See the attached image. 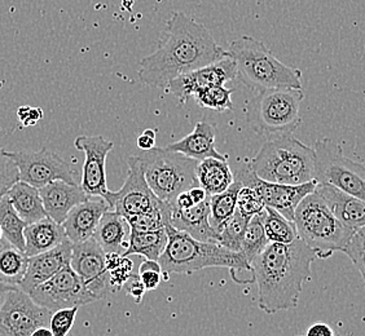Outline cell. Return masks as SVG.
<instances>
[{
  "mask_svg": "<svg viewBox=\"0 0 365 336\" xmlns=\"http://www.w3.org/2000/svg\"><path fill=\"white\" fill-rule=\"evenodd\" d=\"M228 56V51L215 42L201 22L182 12H174L165 23L155 52L141 58L138 77L149 87L168 88L182 74Z\"/></svg>",
  "mask_w": 365,
  "mask_h": 336,
  "instance_id": "obj_1",
  "label": "cell"
},
{
  "mask_svg": "<svg viewBox=\"0 0 365 336\" xmlns=\"http://www.w3.org/2000/svg\"><path fill=\"white\" fill-rule=\"evenodd\" d=\"M317 251L298 238L290 245L269 243L252 261L258 307L267 315L297 308L303 285L311 278Z\"/></svg>",
  "mask_w": 365,
  "mask_h": 336,
  "instance_id": "obj_2",
  "label": "cell"
},
{
  "mask_svg": "<svg viewBox=\"0 0 365 336\" xmlns=\"http://www.w3.org/2000/svg\"><path fill=\"white\" fill-rule=\"evenodd\" d=\"M169 242L158 260L162 273L192 274L206 268H228L239 283L253 282L252 266L241 252H232L218 243L201 242L171 225L165 226Z\"/></svg>",
  "mask_w": 365,
  "mask_h": 336,
  "instance_id": "obj_3",
  "label": "cell"
},
{
  "mask_svg": "<svg viewBox=\"0 0 365 336\" xmlns=\"http://www.w3.org/2000/svg\"><path fill=\"white\" fill-rule=\"evenodd\" d=\"M228 53L236 63L237 79L252 91L302 90V71L281 63L264 43L253 36L235 39L230 44Z\"/></svg>",
  "mask_w": 365,
  "mask_h": 336,
  "instance_id": "obj_4",
  "label": "cell"
},
{
  "mask_svg": "<svg viewBox=\"0 0 365 336\" xmlns=\"http://www.w3.org/2000/svg\"><path fill=\"white\" fill-rule=\"evenodd\" d=\"M264 182L302 185L317 180V153L293 135L268 139L258 154L249 162Z\"/></svg>",
  "mask_w": 365,
  "mask_h": 336,
  "instance_id": "obj_5",
  "label": "cell"
},
{
  "mask_svg": "<svg viewBox=\"0 0 365 336\" xmlns=\"http://www.w3.org/2000/svg\"><path fill=\"white\" fill-rule=\"evenodd\" d=\"M294 224L299 239L317 251L319 259H327L336 251H344L356 231L333 215L317 190L297 207Z\"/></svg>",
  "mask_w": 365,
  "mask_h": 336,
  "instance_id": "obj_6",
  "label": "cell"
},
{
  "mask_svg": "<svg viewBox=\"0 0 365 336\" xmlns=\"http://www.w3.org/2000/svg\"><path fill=\"white\" fill-rule=\"evenodd\" d=\"M138 157L149 188L165 204L171 206L180 193L200 187L196 176L200 162L168 147H153Z\"/></svg>",
  "mask_w": 365,
  "mask_h": 336,
  "instance_id": "obj_7",
  "label": "cell"
},
{
  "mask_svg": "<svg viewBox=\"0 0 365 336\" xmlns=\"http://www.w3.org/2000/svg\"><path fill=\"white\" fill-rule=\"evenodd\" d=\"M302 90L279 88L257 93L249 105V120L255 132L268 139L287 136L301 126Z\"/></svg>",
  "mask_w": 365,
  "mask_h": 336,
  "instance_id": "obj_8",
  "label": "cell"
},
{
  "mask_svg": "<svg viewBox=\"0 0 365 336\" xmlns=\"http://www.w3.org/2000/svg\"><path fill=\"white\" fill-rule=\"evenodd\" d=\"M317 182L328 184L365 202V164L346 157L336 141L315 142Z\"/></svg>",
  "mask_w": 365,
  "mask_h": 336,
  "instance_id": "obj_9",
  "label": "cell"
},
{
  "mask_svg": "<svg viewBox=\"0 0 365 336\" xmlns=\"http://www.w3.org/2000/svg\"><path fill=\"white\" fill-rule=\"evenodd\" d=\"M52 312L38 305L19 288H7L0 301V336H31L48 327Z\"/></svg>",
  "mask_w": 365,
  "mask_h": 336,
  "instance_id": "obj_10",
  "label": "cell"
},
{
  "mask_svg": "<svg viewBox=\"0 0 365 336\" xmlns=\"http://www.w3.org/2000/svg\"><path fill=\"white\" fill-rule=\"evenodd\" d=\"M233 175L242 187H249L255 190L266 207L280 212L282 216L287 217L290 221H294L297 207L306 196L314 193L317 187V180L302 185H282L264 182L255 175L249 162L241 163Z\"/></svg>",
  "mask_w": 365,
  "mask_h": 336,
  "instance_id": "obj_11",
  "label": "cell"
},
{
  "mask_svg": "<svg viewBox=\"0 0 365 336\" xmlns=\"http://www.w3.org/2000/svg\"><path fill=\"white\" fill-rule=\"evenodd\" d=\"M127 166L128 172L123 187L118 191L109 190L104 196L110 211L117 212L125 220L144 214L162 202L149 188L139 157H128Z\"/></svg>",
  "mask_w": 365,
  "mask_h": 336,
  "instance_id": "obj_12",
  "label": "cell"
},
{
  "mask_svg": "<svg viewBox=\"0 0 365 336\" xmlns=\"http://www.w3.org/2000/svg\"><path fill=\"white\" fill-rule=\"evenodd\" d=\"M29 295L38 305L48 309L52 313L60 309L79 308L98 300L71 266L63 268L61 272L34 288Z\"/></svg>",
  "mask_w": 365,
  "mask_h": 336,
  "instance_id": "obj_13",
  "label": "cell"
},
{
  "mask_svg": "<svg viewBox=\"0 0 365 336\" xmlns=\"http://www.w3.org/2000/svg\"><path fill=\"white\" fill-rule=\"evenodd\" d=\"M20 171V182L36 189L53 182L77 184L74 171L60 155L43 147L38 152H8Z\"/></svg>",
  "mask_w": 365,
  "mask_h": 336,
  "instance_id": "obj_14",
  "label": "cell"
},
{
  "mask_svg": "<svg viewBox=\"0 0 365 336\" xmlns=\"http://www.w3.org/2000/svg\"><path fill=\"white\" fill-rule=\"evenodd\" d=\"M71 266L98 300L106 299L113 291L106 271V252L95 239L73 245Z\"/></svg>",
  "mask_w": 365,
  "mask_h": 336,
  "instance_id": "obj_15",
  "label": "cell"
},
{
  "mask_svg": "<svg viewBox=\"0 0 365 336\" xmlns=\"http://www.w3.org/2000/svg\"><path fill=\"white\" fill-rule=\"evenodd\" d=\"M74 147L85 153L82 167L81 188L88 196H104L108 194L106 187V158L114 147V142L106 140L101 135L78 136Z\"/></svg>",
  "mask_w": 365,
  "mask_h": 336,
  "instance_id": "obj_16",
  "label": "cell"
},
{
  "mask_svg": "<svg viewBox=\"0 0 365 336\" xmlns=\"http://www.w3.org/2000/svg\"><path fill=\"white\" fill-rule=\"evenodd\" d=\"M237 78L236 63L231 56L225 57L218 63H211L201 69L182 74L169 84V91L179 98L182 103H187L196 92L205 90L211 85H225Z\"/></svg>",
  "mask_w": 365,
  "mask_h": 336,
  "instance_id": "obj_17",
  "label": "cell"
},
{
  "mask_svg": "<svg viewBox=\"0 0 365 336\" xmlns=\"http://www.w3.org/2000/svg\"><path fill=\"white\" fill-rule=\"evenodd\" d=\"M71 251L73 243L66 239L49 251L29 258L28 271L19 288L30 294L34 288L51 280L63 268L71 266Z\"/></svg>",
  "mask_w": 365,
  "mask_h": 336,
  "instance_id": "obj_18",
  "label": "cell"
},
{
  "mask_svg": "<svg viewBox=\"0 0 365 336\" xmlns=\"http://www.w3.org/2000/svg\"><path fill=\"white\" fill-rule=\"evenodd\" d=\"M110 211L109 204L101 196H91L83 204H78L69 212L63 221L66 238L73 245L91 239L104 214Z\"/></svg>",
  "mask_w": 365,
  "mask_h": 336,
  "instance_id": "obj_19",
  "label": "cell"
},
{
  "mask_svg": "<svg viewBox=\"0 0 365 336\" xmlns=\"http://www.w3.org/2000/svg\"><path fill=\"white\" fill-rule=\"evenodd\" d=\"M39 193L47 216L61 225L76 206L91 198L86 194L81 185L60 180L43 187Z\"/></svg>",
  "mask_w": 365,
  "mask_h": 336,
  "instance_id": "obj_20",
  "label": "cell"
},
{
  "mask_svg": "<svg viewBox=\"0 0 365 336\" xmlns=\"http://www.w3.org/2000/svg\"><path fill=\"white\" fill-rule=\"evenodd\" d=\"M170 225L197 241L218 243V231L210 225V196L188 210L171 207Z\"/></svg>",
  "mask_w": 365,
  "mask_h": 336,
  "instance_id": "obj_21",
  "label": "cell"
},
{
  "mask_svg": "<svg viewBox=\"0 0 365 336\" xmlns=\"http://www.w3.org/2000/svg\"><path fill=\"white\" fill-rule=\"evenodd\" d=\"M166 147L197 162L207 158H217L222 161L228 159L227 155L219 153L215 147V128L206 120L198 122L188 136L169 144Z\"/></svg>",
  "mask_w": 365,
  "mask_h": 336,
  "instance_id": "obj_22",
  "label": "cell"
},
{
  "mask_svg": "<svg viewBox=\"0 0 365 336\" xmlns=\"http://www.w3.org/2000/svg\"><path fill=\"white\" fill-rule=\"evenodd\" d=\"M317 191L342 224L354 231L365 226V202L328 184L317 182Z\"/></svg>",
  "mask_w": 365,
  "mask_h": 336,
  "instance_id": "obj_23",
  "label": "cell"
},
{
  "mask_svg": "<svg viewBox=\"0 0 365 336\" xmlns=\"http://www.w3.org/2000/svg\"><path fill=\"white\" fill-rule=\"evenodd\" d=\"M24 237L25 253L28 258L49 251L68 239L63 225L57 224L49 217L28 225L24 231Z\"/></svg>",
  "mask_w": 365,
  "mask_h": 336,
  "instance_id": "obj_24",
  "label": "cell"
},
{
  "mask_svg": "<svg viewBox=\"0 0 365 336\" xmlns=\"http://www.w3.org/2000/svg\"><path fill=\"white\" fill-rule=\"evenodd\" d=\"M127 228H130V225L123 217L114 211H108L101 217L92 238L106 253L123 255L128 247Z\"/></svg>",
  "mask_w": 365,
  "mask_h": 336,
  "instance_id": "obj_25",
  "label": "cell"
},
{
  "mask_svg": "<svg viewBox=\"0 0 365 336\" xmlns=\"http://www.w3.org/2000/svg\"><path fill=\"white\" fill-rule=\"evenodd\" d=\"M7 196L19 216L28 225L34 224L44 217H48L44 210L39 189L26 182H16L8 190Z\"/></svg>",
  "mask_w": 365,
  "mask_h": 336,
  "instance_id": "obj_26",
  "label": "cell"
},
{
  "mask_svg": "<svg viewBox=\"0 0 365 336\" xmlns=\"http://www.w3.org/2000/svg\"><path fill=\"white\" fill-rule=\"evenodd\" d=\"M196 176L198 185L210 196L223 193L235 182V175L228 162L217 158L200 162Z\"/></svg>",
  "mask_w": 365,
  "mask_h": 336,
  "instance_id": "obj_27",
  "label": "cell"
},
{
  "mask_svg": "<svg viewBox=\"0 0 365 336\" xmlns=\"http://www.w3.org/2000/svg\"><path fill=\"white\" fill-rule=\"evenodd\" d=\"M29 258L25 252L0 241V283L6 288H20L28 271Z\"/></svg>",
  "mask_w": 365,
  "mask_h": 336,
  "instance_id": "obj_28",
  "label": "cell"
},
{
  "mask_svg": "<svg viewBox=\"0 0 365 336\" xmlns=\"http://www.w3.org/2000/svg\"><path fill=\"white\" fill-rule=\"evenodd\" d=\"M168 242L169 237L165 228L155 231H136L130 229L128 247L122 256L128 258L131 255H141L147 260L158 261L168 247Z\"/></svg>",
  "mask_w": 365,
  "mask_h": 336,
  "instance_id": "obj_29",
  "label": "cell"
},
{
  "mask_svg": "<svg viewBox=\"0 0 365 336\" xmlns=\"http://www.w3.org/2000/svg\"><path fill=\"white\" fill-rule=\"evenodd\" d=\"M260 215L269 243L290 245L299 238L294 221L282 216L280 212L266 207Z\"/></svg>",
  "mask_w": 365,
  "mask_h": 336,
  "instance_id": "obj_30",
  "label": "cell"
},
{
  "mask_svg": "<svg viewBox=\"0 0 365 336\" xmlns=\"http://www.w3.org/2000/svg\"><path fill=\"white\" fill-rule=\"evenodd\" d=\"M0 226L4 239H7L11 245L17 247L19 250L25 252L24 231L28 224L19 216L7 194L0 198Z\"/></svg>",
  "mask_w": 365,
  "mask_h": 336,
  "instance_id": "obj_31",
  "label": "cell"
},
{
  "mask_svg": "<svg viewBox=\"0 0 365 336\" xmlns=\"http://www.w3.org/2000/svg\"><path fill=\"white\" fill-rule=\"evenodd\" d=\"M241 187V182L235 179V182L225 191L210 196V225L215 231H218L237 210V196Z\"/></svg>",
  "mask_w": 365,
  "mask_h": 336,
  "instance_id": "obj_32",
  "label": "cell"
},
{
  "mask_svg": "<svg viewBox=\"0 0 365 336\" xmlns=\"http://www.w3.org/2000/svg\"><path fill=\"white\" fill-rule=\"evenodd\" d=\"M252 217L242 215L239 210L232 215L218 231V245L232 252H241L242 241Z\"/></svg>",
  "mask_w": 365,
  "mask_h": 336,
  "instance_id": "obj_33",
  "label": "cell"
},
{
  "mask_svg": "<svg viewBox=\"0 0 365 336\" xmlns=\"http://www.w3.org/2000/svg\"><path fill=\"white\" fill-rule=\"evenodd\" d=\"M171 219V206L161 202L158 206L148 210L138 216L131 217L126 220L131 231H155L163 229L170 224Z\"/></svg>",
  "mask_w": 365,
  "mask_h": 336,
  "instance_id": "obj_34",
  "label": "cell"
},
{
  "mask_svg": "<svg viewBox=\"0 0 365 336\" xmlns=\"http://www.w3.org/2000/svg\"><path fill=\"white\" fill-rule=\"evenodd\" d=\"M269 245L268 242L263 221H262V215H255L250 219L247 229H246L245 237L242 241V248L241 253L245 256L249 264H252L259 253L264 251V248Z\"/></svg>",
  "mask_w": 365,
  "mask_h": 336,
  "instance_id": "obj_35",
  "label": "cell"
},
{
  "mask_svg": "<svg viewBox=\"0 0 365 336\" xmlns=\"http://www.w3.org/2000/svg\"><path fill=\"white\" fill-rule=\"evenodd\" d=\"M235 90L225 88V85H211L205 90L196 92L192 98L198 105L212 112H225L233 110L232 93Z\"/></svg>",
  "mask_w": 365,
  "mask_h": 336,
  "instance_id": "obj_36",
  "label": "cell"
},
{
  "mask_svg": "<svg viewBox=\"0 0 365 336\" xmlns=\"http://www.w3.org/2000/svg\"><path fill=\"white\" fill-rule=\"evenodd\" d=\"M20 182V171L7 150L0 149V196L7 194L16 182Z\"/></svg>",
  "mask_w": 365,
  "mask_h": 336,
  "instance_id": "obj_37",
  "label": "cell"
},
{
  "mask_svg": "<svg viewBox=\"0 0 365 336\" xmlns=\"http://www.w3.org/2000/svg\"><path fill=\"white\" fill-rule=\"evenodd\" d=\"M358 268L365 282V226L354 233L344 251Z\"/></svg>",
  "mask_w": 365,
  "mask_h": 336,
  "instance_id": "obj_38",
  "label": "cell"
},
{
  "mask_svg": "<svg viewBox=\"0 0 365 336\" xmlns=\"http://www.w3.org/2000/svg\"><path fill=\"white\" fill-rule=\"evenodd\" d=\"M266 209L255 190L249 187H241L237 196V210L247 217L260 215Z\"/></svg>",
  "mask_w": 365,
  "mask_h": 336,
  "instance_id": "obj_39",
  "label": "cell"
},
{
  "mask_svg": "<svg viewBox=\"0 0 365 336\" xmlns=\"http://www.w3.org/2000/svg\"><path fill=\"white\" fill-rule=\"evenodd\" d=\"M78 307L60 309L53 312L49 320V330L53 336H68L77 318Z\"/></svg>",
  "mask_w": 365,
  "mask_h": 336,
  "instance_id": "obj_40",
  "label": "cell"
},
{
  "mask_svg": "<svg viewBox=\"0 0 365 336\" xmlns=\"http://www.w3.org/2000/svg\"><path fill=\"white\" fill-rule=\"evenodd\" d=\"M138 275L147 291H153L161 285L162 268L158 261L144 260L139 266Z\"/></svg>",
  "mask_w": 365,
  "mask_h": 336,
  "instance_id": "obj_41",
  "label": "cell"
},
{
  "mask_svg": "<svg viewBox=\"0 0 365 336\" xmlns=\"http://www.w3.org/2000/svg\"><path fill=\"white\" fill-rule=\"evenodd\" d=\"M133 266H134L133 260H130L128 258H122L120 266H117L112 272H109V280H110L113 291L120 290L125 286V283L133 274Z\"/></svg>",
  "mask_w": 365,
  "mask_h": 336,
  "instance_id": "obj_42",
  "label": "cell"
},
{
  "mask_svg": "<svg viewBox=\"0 0 365 336\" xmlns=\"http://www.w3.org/2000/svg\"><path fill=\"white\" fill-rule=\"evenodd\" d=\"M123 290L128 296H131L134 299L136 304H140L144 295L147 293V290L144 288V285H143V282H141L138 274H131V277L125 283Z\"/></svg>",
  "mask_w": 365,
  "mask_h": 336,
  "instance_id": "obj_43",
  "label": "cell"
},
{
  "mask_svg": "<svg viewBox=\"0 0 365 336\" xmlns=\"http://www.w3.org/2000/svg\"><path fill=\"white\" fill-rule=\"evenodd\" d=\"M17 117L24 127L36 126V123L43 118V110L41 107L21 106L17 110Z\"/></svg>",
  "mask_w": 365,
  "mask_h": 336,
  "instance_id": "obj_44",
  "label": "cell"
},
{
  "mask_svg": "<svg viewBox=\"0 0 365 336\" xmlns=\"http://www.w3.org/2000/svg\"><path fill=\"white\" fill-rule=\"evenodd\" d=\"M304 336H337L328 323L317 322L311 325Z\"/></svg>",
  "mask_w": 365,
  "mask_h": 336,
  "instance_id": "obj_45",
  "label": "cell"
},
{
  "mask_svg": "<svg viewBox=\"0 0 365 336\" xmlns=\"http://www.w3.org/2000/svg\"><path fill=\"white\" fill-rule=\"evenodd\" d=\"M155 139H153V137H149V136L144 135V133H141L140 136L138 137V140H136L138 147L140 149L141 152H147V150H150V149L155 147Z\"/></svg>",
  "mask_w": 365,
  "mask_h": 336,
  "instance_id": "obj_46",
  "label": "cell"
},
{
  "mask_svg": "<svg viewBox=\"0 0 365 336\" xmlns=\"http://www.w3.org/2000/svg\"><path fill=\"white\" fill-rule=\"evenodd\" d=\"M190 191V196H192V199H193V202L195 204H202L204 201H206L207 198H209V194L205 191L201 187H196V188H192V189L188 190Z\"/></svg>",
  "mask_w": 365,
  "mask_h": 336,
  "instance_id": "obj_47",
  "label": "cell"
},
{
  "mask_svg": "<svg viewBox=\"0 0 365 336\" xmlns=\"http://www.w3.org/2000/svg\"><path fill=\"white\" fill-rule=\"evenodd\" d=\"M31 336H53V334H52L49 327H39L31 334Z\"/></svg>",
  "mask_w": 365,
  "mask_h": 336,
  "instance_id": "obj_48",
  "label": "cell"
},
{
  "mask_svg": "<svg viewBox=\"0 0 365 336\" xmlns=\"http://www.w3.org/2000/svg\"><path fill=\"white\" fill-rule=\"evenodd\" d=\"M143 133H144V135H147L149 137H153V139H155V130H152V128H147V130H145Z\"/></svg>",
  "mask_w": 365,
  "mask_h": 336,
  "instance_id": "obj_49",
  "label": "cell"
},
{
  "mask_svg": "<svg viewBox=\"0 0 365 336\" xmlns=\"http://www.w3.org/2000/svg\"><path fill=\"white\" fill-rule=\"evenodd\" d=\"M6 290H7V288H6V286H3V285L0 283V301L3 299V295L6 293Z\"/></svg>",
  "mask_w": 365,
  "mask_h": 336,
  "instance_id": "obj_50",
  "label": "cell"
},
{
  "mask_svg": "<svg viewBox=\"0 0 365 336\" xmlns=\"http://www.w3.org/2000/svg\"><path fill=\"white\" fill-rule=\"evenodd\" d=\"M3 238H4V237H3V231H1V226H0V241Z\"/></svg>",
  "mask_w": 365,
  "mask_h": 336,
  "instance_id": "obj_51",
  "label": "cell"
},
{
  "mask_svg": "<svg viewBox=\"0 0 365 336\" xmlns=\"http://www.w3.org/2000/svg\"><path fill=\"white\" fill-rule=\"evenodd\" d=\"M295 336H304V335H295Z\"/></svg>",
  "mask_w": 365,
  "mask_h": 336,
  "instance_id": "obj_52",
  "label": "cell"
},
{
  "mask_svg": "<svg viewBox=\"0 0 365 336\" xmlns=\"http://www.w3.org/2000/svg\"><path fill=\"white\" fill-rule=\"evenodd\" d=\"M337 336H341V335H337ZM346 336H350V335H346Z\"/></svg>",
  "mask_w": 365,
  "mask_h": 336,
  "instance_id": "obj_53",
  "label": "cell"
},
{
  "mask_svg": "<svg viewBox=\"0 0 365 336\" xmlns=\"http://www.w3.org/2000/svg\"><path fill=\"white\" fill-rule=\"evenodd\" d=\"M1 196H0V198H1Z\"/></svg>",
  "mask_w": 365,
  "mask_h": 336,
  "instance_id": "obj_54",
  "label": "cell"
}]
</instances>
